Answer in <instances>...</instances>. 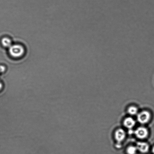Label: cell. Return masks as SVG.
<instances>
[{
	"label": "cell",
	"instance_id": "obj_2",
	"mask_svg": "<svg viewBox=\"0 0 154 154\" xmlns=\"http://www.w3.org/2000/svg\"><path fill=\"white\" fill-rule=\"evenodd\" d=\"M150 113L148 111H142L139 112L137 115L138 122L142 125L148 123L150 120Z\"/></svg>",
	"mask_w": 154,
	"mask_h": 154
},
{
	"label": "cell",
	"instance_id": "obj_11",
	"mask_svg": "<svg viewBox=\"0 0 154 154\" xmlns=\"http://www.w3.org/2000/svg\"><path fill=\"white\" fill-rule=\"evenodd\" d=\"M2 84H1V83L0 82V89H1V87H2Z\"/></svg>",
	"mask_w": 154,
	"mask_h": 154
},
{
	"label": "cell",
	"instance_id": "obj_6",
	"mask_svg": "<svg viewBox=\"0 0 154 154\" xmlns=\"http://www.w3.org/2000/svg\"><path fill=\"white\" fill-rule=\"evenodd\" d=\"M136 146L138 150L142 153H146L149 150V146L146 142H138L137 143Z\"/></svg>",
	"mask_w": 154,
	"mask_h": 154
},
{
	"label": "cell",
	"instance_id": "obj_5",
	"mask_svg": "<svg viewBox=\"0 0 154 154\" xmlns=\"http://www.w3.org/2000/svg\"><path fill=\"white\" fill-rule=\"evenodd\" d=\"M123 125L125 128L131 130L136 125V121L131 117H128L124 120Z\"/></svg>",
	"mask_w": 154,
	"mask_h": 154
},
{
	"label": "cell",
	"instance_id": "obj_8",
	"mask_svg": "<svg viewBox=\"0 0 154 154\" xmlns=\"http://www.w3.org/2000/svg\"><path fill=\"white\" fill-rule=\"evenodd\" d=\"M1 43L3 46L5 48H9L12 45V42L9 38L4 37L1 40Z\"/></svg>",
	"mask_w": 154,
	"mask_h": 154
},
{
	"label": "cell",
	"instance_id": "obj_10",
	"mask_svg": "<svg viewBox=\"0 0 154 154\" xmlns=\"http://www.w3.org/2000/svg\"><path fill=\"white\" fill-rule=\"evenodd\" d=\"M6 70L5 67L4 65H0V72L3 73L5 72Z\"/></svg>",
	"mask_w": 154,
	"mask_h": 154
},
{
	"label": "cell",
	"instance_id": "obj_4",
	"mask_svg": "<svg viewBox=\"0 0 154 154\" xmlns=\"http://www.w3.org/2000/svg\"><path fill=\"white\" fill-rule=\"evenodd\" d=\"M126 133L125 131L122 129L117 130L115 133V138L118 143L123 142L126 137Z\"/></svg>",
	"mask_w": 154,
	"mask_h": 154
},
{
	"label": "cell",
	"instance_id": "obj_9",
	"mask_svg": "<svg viewBox=\"0 0 154 154\" xmlns=\"http://www.w3.org/2000/svg\"><path fill=\"white\" fill-rule=\"evenodd\" d=\"M126 151L128 154H136L138 150L136 146L131 145L128 147Z\"/></svg>",
	"mask_w": 154,
	"mask_h": 154
},
{
	"label": "cell",
	"instance_id": "obj_1",
	"mask_svg": "<svg viewBox=\"0 0 154 154\" xmlns=\"http://www.w3.org/2000/svg\"><path fill=\"white\" fill-rule=\"evenodd\" d=\"M25 51L22 45L18 44L12 45L9 48L10 55L13 58L21 57L24 55Z\"/></svg>",
	"mask_w": 154,
	"mask_h": 154
},
{
	"label": "cell",
	"instance_id": "obj_12",
	"mask_svg": "<svg viewBox=\"0 0 154 154\" xmlns=\"http://www.w3.org/2000/svg\"><path fill=\"white\" fill-rule=\"evenodd\" d=\"M152 152H153V153L154 154V147L152 149Z\"/></svg>",
	"mask_w": 154,
	"mask_h": 154
},
{
	"label": "cell",
	"instance_id": "obj_7",
	"mask_svg": "<svg viewBox=\"0 0 154 154\" xmlns=\"http://www.w3.org/2000/svg\"><path fill=\"white\" fill-rule=\"evenodd\" d=\"M127 111L128 113L132 116L137 115L139 113L138 108L136 107L133 106L129 107L128 108Z\"/></svg>",
	"mask_w": 154,
	"mask_h": 154
},
{
	"label": "cell",
	"instance_id": "obj_3",
	"mask_svg": "<svg viewBox=\"0 0 154 154\" xmlns=\"http://www.w3.org/2000/svg\"><path fill=\"white\" fill-rule=\"evenodd\" d=\"M134 133L138 139H142L147 137L149 131L146 128L141 126L137 128Z\"/></svg>",
	"mask_w": 154,
	"mask_h": 154
}]
</instances>
